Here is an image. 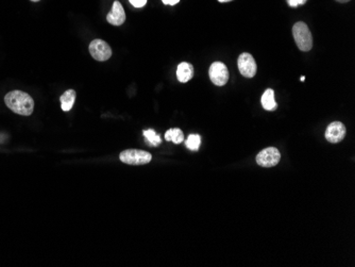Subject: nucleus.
Returning a JSON list of instances; mask_svg holds the SVG:
<instances>
[{
    "mask_svg": "<svg viewBox=\"0 0 355 267\" xmlns=\"http://www.w3.org/2000/svg\"><path fill=\"white\" fill-rule=\"evenodd\" d=\"M4 103L11 111L22 116H29L34 111V100L29 94L21 91L7 93L4 97Z\"/></svg>",
    "mask_w": 355,
    "mask_h": 267,
    "instance_id": "nucleus-1",
    "label": "nucleus"
},
{
    "mask_svg": "<svg viewBox=\"0 0 355 267\" xmlns=\"http://www.w3.org/2000/svg\"><path fill=\"white\" fill-rule=\"evenodd\" d=\"M293 35L298 48L302 51H310L313 47V36L307 23L296 22L293 27Z\"/></svg>",
    "mask_w": 355,
    "mask_h": 267,
    "instance_id": "nucleus-2",
    "label": "nucleus"
},
{
    "mask_svg": "<svg viewBox=\"0 0 355 267\" xmlns=\"http://www.w3.org/2000/svg\"><path fill=\"white\" fill-rule=\"evenodd\" d=\"M122 163L129 165H145L148 164L152 160L151 153L138 150V149H128L122 151L119 156Z\"/></svg>",
    "mask_w": 355,
    "mask_h": 267,
    "instance_id": "nucleus-3",
    "label": "nucleus"
},
{
    "mask_svg": "<svg viewBox=\"0 0 355 267\" xmlns=\"http://www.w3.org/2000/svg\"><path fill=\"white\" fill-rule=\"evenodd\" d=\"M88 50L90 55H92L96 61L99 62L108 61L112 56V49L110 45L106 42H104V40L99 38L94 39L90 42Z\"/></svg>",
    "mask_w": 355,
    "mask_h": 267,
    "instance_id": "nucleus-4",
    "label": "nucleus"
},
{
    "mask_svg": "<svg viewBox=\"0 0 355 267\" xmlns=\"http://www.w3.org/2000/svg\"><path fill=\"white\" fill-rule=\"evenodd\" d=\"M237 66L241 74L246 78H253L257 74V62H255L253 56L248 52H244L238 56Z\"/></svg>",
    "mask_w": 355,
    "mask_h": 267,
    "instance_id": "nucleus-5",
    "label": "nucleus"
},
{
    "mask_svg": "<svg viewBox=\"0 0 355 267\" xmlns=\"http://www.w3.org/2000/svg\"><path fill=\"white\" fill-rule=\"evenodd\" d=\"M210 79L217 86H224L229 80V71L227 66L221 62H214L209 70Z\"/></svg>",
    "mask_w": 355,
    "mask_h": 267,
    "instance_id": "nucleus-6",
    "label": "nucleus"
},
{
    "mask_svg": "<svg viewBox=\"0 0 355 267\" xmlns=\"http://www.w3.org/2000/svg\"><path fill=\"white\" fill-rule=\"evenodd\" d=\"M281 160V153L276 147H268L257 156V163L263 167H274Z\"/></svg>",
    "mask_w": 355,
    "mask_h": 267,
    "instance_id": "nucleus-7",
    "label": "nucleus"
},
{
    "mask_svg": "<svg viewBox=\"0 0 355 267\" xmlns=\"http://www.w3.org/2000/svg\"><path fill=\"white\" fill-rule=\"evenodd\" d=\"M346 136V127L341 121H333L327 128L326 139L328 142L336 144L342 142Z\"/></svg>",
    "mask_w": 355,
    "mask_h": 267,
    "instance_id": "nucleus-8",
    "label": "nucleus"
},
{
    "mask_svg": "<svg viewBox=\"0 0 355 267\" xmlns=\"http://www.w3.org/2000/svg\"><path fill=\"white\" fill-rule=\"evenodd\" d=\"M108 20L113 26H121L126 20V13L119 1H114L111 12L106 15Z\"/></svg>",
    "mask_w": 355,
    "mask_h": 267,
    "instance_id": "nucleus-9",
    "label": "nucleus"
},
{
    "mask_svg": "<svg viewBox=\"0 0 355 267\" xmlns=\"http://www.w3.org/2000/svg\"><path fill=\"white\" fill-rule=\"evenodd\" d=\"M177 77L180 82H188L194 77V66L187 62H182L179 64L177 68Z\"/></svg>",
    "mask_w": 355,
    "mask_h": 267,
    "instance_id": "nucleus-10",
    "label": "nucleus"
},
{
    "mask_svg": "<svg viewBox=\"0 0 355 267\" xmlns=\"http://www.w3.org/2000/svg\"><path fill=\"white\" fill-rule=\"evenodd\" d=\"M76 96L77 93L73 90H68L65 93H63V95L60 98V101H61V108L64 112H68L72 109L73 104H75L76 101Z\"/></svg>",
    "mask_w": 355,
    "mask_h": 267,
    "instance_id": "nucleus-11",
    "label": "nucleus"
},
{
    "mask_svg": "<svg viewBox=\"0 0 355 267\" xmlns=\"http://www.w3.org/2000/svg\"><path fill=\"white\" fill-rule=\"evenodd\" d=\"M262 106L267 111H275L278 104L275 100V92L271 88H268L262 96Z\"/></svg>",
    "mask_w": 355,
    "mask_h": 267,
    "instance_id": "nucleus-12",
    "label": "nucleus"
},
{
    "mask_svg": "<svg viewBox=\"0 0 355 267\" xmlns=\"http://www.w3.org/2000/svg\"><path fill=\"white\" fill-rule=\"evenodd\" d=\"M165 140L168 142H173L175 144H181L184 141V134L182 130L179 128L169 129V130L165 133Z\"/></svg>",
    "mask_w": 355,
    "mask_h": 267,
    "instance_id": "nucleus-13",
    "label": "nucleus"
},
{
    "mask_svg": "<svg viewBox=\"0 0 355 267\" xmlns=\"http://www.w3.org/2000/svg\"><path fill=\"white\" fill-rule=\"evenodd\" d=\"M144 136L146 137V140L148 144L151 145V146H159L162 143V139L159 134H156L154 130L152 129H148V130L144 131Z\"/></svg>",
    "mask_w": 355,
    "mask_h": 267,
    "instance_id": "nucleus-14",
    "label": "nucleus"
},
{
    "mask_svg": "<svg viewBox=\"0 0 355 267\" xmlns=\"http://www.w3.org/2000/svg\"><path fill=\"white\" fill-rule=\"evenodd\" d=\"M200 144H201V137L198 134H191L187 137V140L185 142L186 147L189 150H193V151H197L199 149Z\"/></svg>",
    "mask_w": 355,
    "mask_h": 267,
    "instance_id": "nucleus-15",
    "label": "nucleus"
},
{
    "mask_svg": "<svg viewBox=\"0 0 355 267\" xmlns=\"http://www.w3.org/2000/svg\"><path fill=\"white\" fill-rule=\"evenodd\" d=\"M129 1L135 7H143L147 3V0H129Z\"/></svg>",
    "mask_w": 355,
    "mask_h": 267,
    "instance_id": "nucleus-16",
    "label": "nucleus"
},
{
    "mask_svg": "<svg viewBox=\"0 0 355 267\" xmlns=\"http://www.w3.org/2000/svg\"><path fill=\"white\" fill-rule=\"evenodd\" d=\"M287 2H288V4H290L291 6L296 7V6H298V5L304 4L305 2H307V0H287Z\"/></svg>",
    "mask_w": 355,
    "mask_h": 267,
    "instance_id": "nucleus-17",
    "label": "nucleus"
},
{
    "mask_svg": "<svg viewBox=\"0 0 355 267\" xmlns=\"http://www.w3.org/2000/svg\"><path fill=\"white\" fill-rule=\"evenodd\" d=\"M164 4H170V5H175L177 4L180 0H162Z\"/></svg>",
    "mask_w": 355,
    "mask_h": 267,
    "instance_id": "nucleus-18",
    "label": "nucleus"
},
{
    "mask_svg": "<svg viewBox=\"0 0 355 267\" xmlns=\"http://www.w3.org/2000/svg\"><path fill=\"white\" fill-rule=\"evenodd\" d=\"M337 2H342V3H345V2H348L350 1V0H336Z\"/></svg>",
    "mask_w": 355,
    "mask_h": 267,
    "instance_id": "nucleus-19",
    "label": "nucleus"
},
{
    "mask_svg": "<svg viewBox=\"0 0 355 267\" xmlns=\"http://www.w3.org/2000/svg\"><path fill=\"white\" fill-rule=\"evenodd\" d=\"M219 2H229V1H232V0H218Z\"/></svg>",
    "mask_w": 355,
    "mask_h": 267,
    "instance_id": "nucleus-20",
    "label": "nucleus"
},
{
    "mask_svg": "<svg viewBox=\"0 0 355 267\" xmlns=\"http://www.w3.org/2000/svg\"><path fill=\"white\" fill-rule=\"evenodd\" d=\"M300 80H301V81H304V80H305V77H304V76H302V77L300 78Z\"/></svg>",
    "mask_w": 355,
    "mask_h": 267,
    "instance_id": "nucleus-21",
    "label": "nucleus"
},
{
    "mask_svg": "<svg viewBox=\"0 0 355 267\" xmlns=\"http://www.w3.org/2000/svg\"><path fill=\"white\" fill-rule=\"evenodd\" d=\"M31 1H34V2H37V1H39V0H31Z\"/></svg>",
    "mask_w": 355,
    "mask_h": 267,
    "instance_id": "nucleus-22",
    "label": "nucleus"
}]
</instances>
